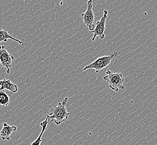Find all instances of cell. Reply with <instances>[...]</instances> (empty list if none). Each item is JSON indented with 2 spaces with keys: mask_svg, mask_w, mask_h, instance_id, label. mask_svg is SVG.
Segmentation results:
<instances>
[{
  "mask_svg": "<svg viewBox=\"0 0 157 145\" xmlns=\"http://www.w3.org/2000/svg\"><path fill=\"white\" fill-rule=\"evenodd\" d=\"M9 96L6 93L5 90L0 91V105L4 107H8L10 104Z\"/></svg>",
  "mask_w": 157,
  "mask_h": 145,
  "instance_id": "obj_11",
  "label": "cell"
},
{
  "mask_svg": "<svg viewBox=\"0 0 157 145\" xmlns=\"http://www.w3.org/2000/svg\"><path fill=\"white\" fill-rule=\"evenodd\" d=\"M82 19L83 22L89 30L93 31L95 29V14L93 10V1L89 0L87 2V10L86 12L82 14Z\"/></svg>",
  "mask_w": 157,
  "mask_h": 145,
  "instance_id": "obj_4",
  "label": "cell"
},
{
  "mask_svg": "<svg viewBox=\"0 0 157 145\" xmlns=\"http://www.w3.org/2000/svg\"><path fill=\"white\" fill-rule=\"evenodd\" d=\"M12 39L15 41L18 42L21 45H24V42H22L21 40L16 39L15 37H12L11 35H10L7 30H3V29H0V43L1 42H7V40Z\"/></svg>",
  "mask_w": 157,
  "mask_h": 145,
  "instance_id": "obj_9",
  "label": "cell"
},
{
  "mask_svg": "<svg viewBox=\"0 0 157 145\" xmlns=\"http://www.w3.org/2000/svg\"><path fill=\"white\" fill-rule=\"evenodd\" d=\"M108 10H105L103 11V15L99 21H97L95 25V29L94 30L91 31L94 33V35L92 37V41H94L97 37H99L101 39H104L105 37L104 32L105 30V24L106 18H108Z\"/></svg>",
  "mask_w": 157,
  "mask_h": 145,
  "instance_id": "obj_5",
  "label": "cell"
},
{
  "mask_svg": "<svg viewBox=\"0 0 157 145\" xmlns=\"http://www.w3.org/2000/svg\"><path fill=\"white\" fill-rule=\"evenodd\" d=\"M69 98H64L62 102L58 103V106H55L50 111L49 115L46 116L49 121L54 122L56 125H60L64 121L67 120L71 113L67 112L66 105L68 102Z\"/></svg>",
  "mask_w": 157,
  "mask_h": 145,
  "instance_id": "obj_1",
  "label": "cell"
},
{
  "mask_svg": "<svg viewBox=\"0 0 157 145\" xmlns=\"http://www.w3.org/2000/svg\"><path fill=\"white\" fill-rule=\"evenodd\" d=\"M49 121H49L48 118L46 117L45 121H42V122L40 123V126H41V127H42L41 131L40 132L39 136L37 137V139L34 142L32 143L31 145H40L41 143L42 142V135L46 130V128L48 126V124L49 123Z\"/></svg>",
  "mask_w": 157,
  "mask_h": 145,
  "instance_id": "obj_10",
  "label": "cell"
},
{
  "mask_svg": "<svg viewBox=\"0 0 157 145\" xmlns=\"http://www.w3.org/2000/svg\"><path fill=\"white\" fill-rule=\"evenodd\" d=\"M103 79L105 80L109 87L115 92H118L119 89L124 90L125 89V80L122 73L112 72L108 69Z\"/></svg>",
  "mask_w": 157,
  "mask_h": 145,
  "instance_id": "obj_2",
  "label": "cell"
},
{
  "mask_svg": "<svg viewBox=\"0 0 157 145\" xmlns=\"http://www.w3.org/2000/svg\"><path fill=\"white\" fill-rule=\"evenodd\" d=\"M13 61H15V57L7 51L6 46L3 44L0 45V63L2 67L6 68L7 74L10 73Z\"/></svg>",
  "mask_w": 157,
  "mask_h": 145,
  "instance_id": "obj_6",
  "label": "cell"
},
{
  "mask_svg": "<svg viewBox=\"0 0 157 145\" xmlns=\"http://www.w3.org/2000/svg\"><path fill=\"white\" fill-rule=\"evenodd\" d=\"M5 89L15 93L18 91V87L17 85L13 83L10 79H3V80H0V91Z\"/></svg>",
  "mask_w": 157,
  "mask_h": 145,
  "instance_id": "obj_8",
  "label": "cell"
},
{
  "mask_svg": "<svg viewBox=\"0 0 157 145\" xmlns=\"http://www.w3.org/2000/svg\"><path fill=\"white\" fill-rule=\"evenodd\" d=\"M17 130V127L15 126H10L9 124L4 123L3 124V128L0 131V135L2 140H10V136L13 132H15Z\"/></svg>",
  "mask_w": 157,
  "mask_h": 145,
  "instance_id": "obj_7",
  "label": "cell"
},
{
  "mask_svg": "<svg viewBox=\"0 0 157 145\" xmlns=\"http://www.w3.org/2000/svg\"><path fill=\"white\" fill-rule=\"evenodd\" d=\"M121 52H115L109 55H104L101 57L98 58L94 62L85 66L82 71L85 72L86 70L94 69L96 73H98L101 70L108 67L115 57L118 56Z\"/></svg>",
  "mask_w": 157,
  "mask_h": 145,
  "instance_id": "obj_3",
  "label": "cell"
}]
</instances>
